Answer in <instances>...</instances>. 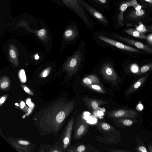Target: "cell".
I'll return each mask as SVG.
<instances>
[{
	"instance_id": "cell-1",
	"label": "cell",
	"mask_w": 152,
	"mask_h": 152,
	"mask_svg": "<svg viewBox=\"0 0 152 152\" xmlns=\"http://www.w3.org/2000/svg\"><path fill=\"white\" fill-rule=\"evenodd\" d=\"M65 4L74 11L82 20L86 26H89L90 19L79 3L78 0H62Z\"/></svg>"
},
{
	"instance_id": "cell-2",
	"label": "cell",
	"mask_w": 152,
	"mask_h": 152,
	"mask_svg": "<svg viewBox=\"0 0 152 152\" xmlns=\"http://www.w3.org/2000/svg\"><path fill=\"white\" fill-rule=\"evenodd\" d=\"M96 126L98 131L104 135L102 137L105 140L110 141L116 139L117 131L113 126L104 122L99 123Z\"/></svg>"
},
{
	"instance_id": "cell-3",
	"label": "cell",
	"mask_w": 152,
	"mask_h": 152,
	"mask_svg": "<svg viewBox=\"0 0 152 152\" xmlns=\"http://www.w3.org/2000/svg\"><path fill=\"white\" fill-rule=\"evenodd\" d=\"M106 115L112 119L116 118H133L137 117L138 114L132 109H119L108 111Z\"/></svg>"
},
{
	"instance_id": "cell-4",
	"label": "cell",
	"mask_w": 152,
	"mask_h": 152,
	"mask_svg": "<svg viewBox=\"0 0 152 152\" xmlns=\"http://www.w3.org/2000/svg\"><path fill=\"white\" fill-rule=\"evenodd\" d=\"M100 73L105 80L111 83L113 85L116 83L118 77L110 63H107L103 65L100 69Z\"/></svg>"
},
{
	"instance_id": "cell-5",
	"label": "cell",
	"mask_w": 152,
	"mask_h": 152,
	"mask_svg": "<svg viewBox=\"0 0 152 152\" xmlns=\"http://www.w3.org/2000/svg\"><path fill=\"white\" fill-rule=\"evenodd\" d=\"M75 124L73 138L75 140H78L85 134L88 126L81 115L79 116Z\"/></svg>"
},
{
	"instance_id": "cell-6",
	"label": "cell",
	"mask_w": 152,
	"mask_h": 152,
	"mask_svg": "<svg viewBox=\"0 0 152 152\" xmlns=\"http://www.w3.org/2000/svg\"><path fill=\"white\" fill-rule=\"evenodd\" d=\"M82 58V53L79 51L76 52L69 60L67 68L70 75L74 74L77 71L81 61Z\"/></svg>"
},
{
	"instance_id": "cell-7",
	"label": "cell",
	"mask_w": 152,
	"mask_h": 152,
	"mask_svg": "<svg viewBox=\"0 0 152 152\" xmlns=\"http://www.w3.org/2000/svg\"><path fill=\"white\" fill-rule=\"evenodd\" d=\"M78 1L80 5L98 20L104 24L109 23L107 18L97 10L85 1L81 0Z\"/></svg>"
},
{
	"instance_id": "cell-8",
	"label": "cell",
	"mask_w": 152,
	"mask_h": 152,
	"mask_svg": "<svg viewBox=\"0 0 152 152\" xmlns=\"http://www.w3.org/2000/svg\"><path fill=\"white\" fill-rule=\"evenodd\" d=\"M82 99L88 109L92 112L97 110L101 105L108 103L104 100L87 97H83Z\"/></svg>"
},
{
	"instance_id": "cell-9",
	"label": "cell",
	"mask_w": 152,
	"mask_h": 152,
	"mask_svg": "<svg viewBox=\"0 0 152 152\" xmlns=\"http://www.w3.org/2000/svg\"><path fill=\"white\" fill-rule=\"evenodd\" d=\"M97 37L100 40L119 48L129 51H137L134 48L104 36L99 35L97 36Z\"/></svg>"
},
{
	"instance_id": "cell-10",
	"label": "cell",
	"mask_w": 152,
	"mask_h": 152,
	"mask_svg": "<svg viewBox=\"0 0 152 152\" xmlns=\"http://www.w3.org/2000/svg\"><path fill=\"white\" fill-rule=\"evenodd\" d=\"M145 12L143 9L133 10L129 12L126 16L128 20H138L142 18L145 15Z\"/></svg>"
},
{
	"instance_id": "cell-11",
	"label": "cell",
	"mask_w": 152,
	"mask_h": 152,
	"mask_svg": "<svg viewBox=\"0 0 152 152\" xmlns=\"http://www.w3.org/2000/svg\"><path fill=\"white\" fill-rule=\"evenodd\" d=\"M74 123V116H72L68 124L65 136L63 140V143L66 148L69 144L70 141L71 134L72 132L73 124Z\"/></svg>"
},
{
	"instance_id": "cell-12",
	"label": "cell",
	"mask_w": 152,
	"mask_h": 152,
	"mask_svg": "<svg viewBox=\"0 0 152 152\" xmlns=\"http://www.w3.org/2000/svg\"><path fill=\"white\" fill-rule=\"evenodd\" d=\"M128 6L127 2L123 3L120 6L117 17L118 22L120 25H123L124 24L123 22L124 20V13Z\"/></svg>"
},
{
	"instance_id": "cell-13",
	"label": "cell",
	"mask_w": 152,
	"mask_h": 152,
	"mask_svg": "<svg viewBox=\"0 0 152 152\" xmlns=\"http://www.w3.org/2000/svg\"><path fill=\"white\" fill-rule=\"evenodd\" d=\"M83 82L85 85L91 84L99 85L100 81L97 77L93 75H90L84 78Z\"/></svg>"
},
{
	"instance_id": "cell-14",
	"label": "cell",
	"mask_w": 152,
	"mask_h": 152,
	"mask_svg": "<svg viewBox=\"0 0 152 152\" xmlns=\"http://www.w3.org/2000/svg\"><path fill=\"white\" fill-rule=\"evenodd\" d=\"M77 31L75 27H70L65 31L64 35L65 37L69 38V39H74L77 36Z\"/></svg>"
},
{
	"instance_id": "cell-15",
	"label": "cell",
	"mask_w": 152,
	"mask_h": 152,
	"mask_svg": "<svg viewBox=\"0 0 152 152\" xmlns=\"http://www.w3.org/2000/svg\"><path fill=\"white\" fill-rule=\"evenodd\" d=\"M115 123L118 125L129 126L133 124V121L129 119L124 118H116L113 119Z\"/></svg>"
},
{
	"instance_id": "cell-16",
	"label": "cell",
	"mask_w": 152,
	"mask_h": 152,
	"mask_svg": "<svg viewBox=\"0 0 152 152\" xmlns=\"http://www.w3.org/2000/svg\"><path fill=\"white\" fill-rule=\"evenodd\" d=\"M86 86L92 90L99 93H103L105 92L103 88L99 85L94 84L86 85Z\"/></svg>"
},
{
	"instance_id": "cell-17",
	"label": "cell",
	"mask_w": 152,
	"mask_h": 152,
	"mask_svg": "<svg viewBox=\"0 0 152 152\" xmlns=\"http://www.w3.org/2000/svg\"><path fill=\"white\" fill-rule=\"evenodd\" d=\"M86 147L84 145H80L76 148L72 149L70 151L74 152H82L84 151Z\"/></svg>"
},
{
	"instance_id": "cell-18",
	"label": "cell",
	"mask_w": 152,
	"mask_h": 152,
	"mask_svg": "<svg viewBox=\"0 0 152 152\" xmlns=\"http://www.w3.org/2000/svg\"><path fill=\"white\" fill-rule=\"evenodd\" d=\"M125 31L129 34L132 35L135 37H139L140 35V34L138 31H134L131 29L126 30Z\"/></svg>"
},
{
	"instance_id": "cell-19",
	"label": "cell",
	"mask_w": 152,
	"mask_h": 152,
	"mask_svg": "<svg viewBox=\"0 0 152 152\" xmlns=\"http://www.w3.org/2000/svg\"><path fill=\"white\" fill-rule=\"evenodd\" d=\"M19 77L21 81L23 82H25L26 81V77L25 73L23 69L21 70L19 73Z\"/></svg>"
},
{
	"instance_id": "cell-20",
	"label": "cell",
	"mask_w": 152,
	"mask_h": 152,
	"mask_svg": "<svg viewBox=\"0 0 152 152\" xmlns=\"http://www.w3.org/2000/svg\"><path fill=\"white\" fill-rule=\"evenodd\" d=\"M37 34L38 36L39 37H42L45 35L46 33V30L44 28H42L38 31Z\"/></svg>"
},
{
	"instance_id": "cell-21",
	"label": "cell",
	"mask_w": 152,
	"mask_h": 152,
	"mask_svg": "<svg viewBox=\"0 0 152 152\" xmlns=\"http://www.w3.org/2000/svg\"><path fill=\"white\" fill-rule=\"evenodd\" d=\"M137 30L139 31L142 32L146 30L145 27L142 24H141L137 28Z\"/></svg>"
},
{
	"instance_id": "cell-22",
	"label": "cell",
	"mask_w": 152,
	"mask_h": 152,
	"mask_svg": "<svg viewBox=\"0 0 152 152\" xmlns=\"http://www.w3.org/2000/svg\"><path fill=\"white\" fill-rule=\"evenodd\" d=\"M138 68L137 66L135 64H133L131 67V71L134 73H136L138 72Z\"/></svg>"
},
{
	"instance_id": "cell-23",
	"label": "cell",
	"mask_w": 152,
	"mask_h": 152,
	"mask_svg": "<svg viewBox=\"0 0 152 152\" xmlns=\"http://www.w3.org/2000/svg\"><path fill=\"white\" fill-rule=\"evenodd\" d=\"M138 151L142 152H148L146 148L143 146H140L138 147Z\"/></svg>"
},
{
	"instance_id": "cell-24",
	"label": "cell",
	"mask_w": 152,
	"mask_h": 152,
	"mask_svg": "<svg viewBox=\"0 0 152 152\" xmlns=\"http://www.w3.org/2000/svg\"><path fill=\"white\" fill-rule=\"evenodd\" d=\"M135 45L137 47L140 49L143 48L144 47L143 44L139 42H136Z\"/></svg>"
},
{
	"instance_id": "cell-25",
	"label": "cell",
	"mask_w": 152,
	"mask_h": 152,
	"mask_svg": "<svg viewBox=\"0 0 152 152\" xmlns=\"http://www.w3.org/2000/svg\"><path fill=\"white\" fill-rule=\"evenodd\" d=\"M9 85V83L7 82L4 81L1 84V87L2 89H4L7 87Z\"/></svg>"
},
{
	"instance_id": "cell-26",
	"label": "cell",
	"mask_w": 152,
	"mask_h": 152,
	"mask_svg": "<svg viewBox=\"0 0 152 152\" xmlns=\"http://www.w3.org/2000/svg\"><path fill=\"white\" fill-rule=\"evenodd\" d=\"M149 67L147 65L144 66H142L140 69L141 72H145L148 70Z\"/></svg>"
},
{
	"instance_id": "cell-27",
	"label": "cell",
	"mask_w": 152,
	"mask_h": 152,
	"mask_svg": "<svg viewBox=\"0 0 152 152\" xmlns=\"http://www.w3.org/2000/svg\"><path fill=\"white\" fill-rule=\"evenodd\" d=\"M10 54L11 57L13 58H15L16 57V53L13 50L11 49L10 50Z\"/></svg>"
},
{
	"instance_id": "cell-28",
	"label": "cell",
	"mask_w": 152,
	"mask_h": 152,
	"mask_svg": "<svg viewBox=\"0 0 152 152\" xmlns=\"http://www.w3.org/2000/svg\"><path fill=\"white\" fill-rule=\"evenodd\" d=\"M109 151L111 152H126L127 151L125 150H122L119 149H112L110 150H108Z\"/></svg>"
},
{
	"instance_id": "cell-29",
	"label": "cell",
	"mask_w": 152,
	"mask_h": 152,
	"mask_svg": "<svg viewBox=\"0 0 152 152\" xmlns=\"http://www.w3.org/2000/svg\"><path fill=\"white\" fill-rule=\"evenodd\" d=\"M136 108L137 110L139 111L142 110L143 109L142 104L140 103L138 104L136 107Z\"/></svg>"
},
{
	"instance_id": "cell-30",
	"label": "cell",
	"mask_w": 152,
	"mask_h": 152,
	"mask_svg": "<svg viewBox=\"0 0 152 152\" xmlns=\"http://www.w3.org/2000/svg\"><path fill=\"white\" fill-rule=\"evenodd\" d=\"M147 3V5L151 7L152 8V0H144Z\"/></svg>"
},
{
	"instance_id": "cell-31",
	"label": "cell",
	"mask_w": 152,
	"mask_h": 152,
	"mask_svg": "<svg viewBox=\"0 0 152 152\" xmlns=\"http://www.w3.org/2000/svg\"><path fill=\"white\" fill-rule=\"evenodd\" d=\"M18 142L21 145H27L29 144V142H28L23 140H20Z\"/></svg>"
},
{
	"instance_id": "cell-32",
	"label": "cell",
	"mask_w": 152,
	"mask_h": 152,
	"mask_svg": "<svg viewBox=\"0 0 152 152\" xmlns=\"http://www.w3.org/2000/svg\"><path fill=\"white\" fill-rule=\"evenodd\" d=\"M26 103L30 107H32L33 106V104L29 100H27L26 101Z\"/></svg>"
},
{
	"instance_id": "cell-33",
	"label": "cell",
	"mask_w": 152,
	"mask_h": 152,
	"mask_svg": "<svg viewBox=\"0 0 152 152\" xmlns=\"http://www.w3.org/2000/svg\"><path fill=\"white\" fill-rule=\"evenodd\" d=\"M97 2L102 4H105L107 2V0H96Z\"/></svg>"
},
{
	"instance_id": "cell-34",
	"label": "cell",
	"mask_w": 152,
	"mask_h": 152,
	"mask_svg": "<svg viewBox=\"0 0 152 152\" xmlns=\"http://www.w3.org/2000/svg\"><path fill=\"white\" fill-rule=\"evenodd\" d=\"M48 75V72L46 70L42 74V77H45L47 76Z\"/></svg>"
},
{
	"instance_id": "cell-35",
	"label": "cell",
	"mask_w": 152,
	"mask_h": 152,
	"mask_svg": "<svg viewBox=\"0 0 152 152\" xmlns=\"http://www.w3.org/2000/svg\"><path fill=\"white\" fill-rule=\"evenodd\" d=\"M5 98L4 97H1L0 99V103L1 104L4 103L5 100Z\"/></svg>"
},
{
	"instance_id": "cell-36",
	"label": "cell",
	"mask_w": 152,
	"mask_h": 152,
	"mask_svg": "<svg viewBox=\"0 0 152 152\" xmlns=\"http://www.w3.org/2000/svg\"><path fill=\"white\" fill-rule=\"evenodd\" d=\"M24 106H25L24 102L23 101L21 102L20 103V105L21 108H23V107H24Z\"/></svg>"
},
{
	"instance_id": "cell-37",
	"label": "cell",
	"mask_w": 152,
	"mask_h": 152,
	"mask_svg": "<svg viewBox=\"0 0 152 152\" xmlns=\"http://www.w3.org/2000/svg\"><path fill=\"white\" fill-rule=\"evenodd\" d=\"M148 39L151 42H152V35H151L149 36Z\"/></svg>"
},
{
	"instance_id": "cell-38",
	"label": "cell",
	"mask_w": 152,
	"mask_h": 152,
	"mask_svg": "<svg viewBox=\"0 0 152 152\" xmlns=\"http://www.w3.org/2000/svg\"><path fill=\"white\" fill-rule=\"evenodd\" d=\"M24 90L27 93H28L30 91L26 87H24Z\"/></svg>"
},
{
	"instance_id": "cell-39",
	"label": "cell",
	"mask_w": 152,
	"mask_h": 152,
	"mask_svg": "<svg viewBox=\"0 0 152 152\" xmlns=\"http://www.w3.org/2000/svg\"><path fill=\"white\" fill-rule=\"evenodd\" d=\"M141 8V7L140 6L138 5L137 7L136 8V10H137L140 9Z\"/></svg>"
},
{
	"instance_id": "cell-40",
	"label": "cell",
	"mask_w": 152,
	"mask_h": 152,
	"mask_svg": "<svg viewBox=\"0 0 152 152\" xmlns=\"http://www.w3.org/2000/svg\"><path fill=\"white\" fill-rule=\"evenodd\" d=\"M35 58L36 60H38L39 58V56L37 54L35 56Z\"/></svg>"
},
{
	"instance_id": "cell-41",
	"label": "cell",
	"mask_w": 152,
	"mask_h": 152,
	"mask_svg": "<svg viewBox=\"0 0 152 152\" xmlns=\"http://www.w3.org/2000/svg\"><path fill=\"white\" fill-rule=\"evenodd\" d=\"M15 105H18V103H16V104H15Z\"/></svg>"
},
{
	"instance_id": "cell-42",
	"label": "cell",
	"mask_w": 152,
	"mask_h": 152,
	"mask_svg": "<svg viewBox=\"0 0 152 152\" xmlns=\"http://www.w3.org/2000/svg\"><path fill=\"white\" fill-rule=\"evenodd\" d=\"M58 151H53V152H57Z\"/></svg>"
}]
</instances>
